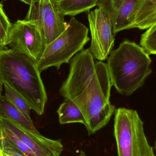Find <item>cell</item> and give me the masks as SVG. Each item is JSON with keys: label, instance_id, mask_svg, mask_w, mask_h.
<instances>
[{"label": "cell", "instance_id": "obj_1", "mask_svg": "<svg viewBox=\"0 0 156 156\" xmlns=\"http://www.w3.org/2000/svg\"><path fill=\"white\" fill-rule=\"evenodd\" d=\"M112 86L107 64L95 61L89 48L71 59L68 76L59 94L80 108L89 136L105 127L115 112L110 101Z\"/></svg>", "mask_w": 156, "mask_h": 156}, {"label": "cell", "instance_id": "obj_2", "mask_svg": "<svg viewBox=\"0 0 156 156\" xmlns=\"http://www.w3.org/2000/svg\"><path fill=\"white\" fill-rule=\"evenodd\" d=\"M36 63L27 56L4 47L0 48V79L22 95L38 115L44 113L45 88Z\"/></svg>", "mask_w": 156, "mask_h": 156}, {"label": "cell", "instance_id": "obj_3", "mask_svg": "<svg viewBox=\"0 0 156 156\" xmlns=\"http://www.w3.org/2000/svg\"><path fill=\"white\" fill-rule=\"evenodd\" d=\"M107 66L112 86L129 96L144 85L152 72L149 54L134 42L125 40L108 57Z\"/></svg>", "mask_w": 156, "mask_h": 156}, {"label": "cell", "instance_id": "obj_4", "mask_svg": "<svg viewBox=\"0 0 156 156\" xmlns=\"http://www.w3.org/2000/svg\"><path fill=\"white\" fill-rule=\"evenodd\" d=\"M114 113V134L118 156H155L137 112L119 108Z\"/></svg>", "mask_w": 156, "mask_h": 156}, {"label": "cell", "instance_id": "obj_5", "mask_svg": "<svg viewBox=\"0 0 156 156\" xmlns=\"http://www.w3.org/2000/svg\"><path fill=\"white\" fill-rule=\"evenodd\" d=\"M66 29L47 46L37 63L40 72L52 67L60 69L63 64L69 63L76 54L83 50L90 41L88 27L76 18L72 17Z\"/></svg>", "mask_w": 156, "mask_h": 156}, {"label": "cell", "instance_id": "obj_6", "mask_svg": "<svg viewBox=\"0 0 156 156\" xmlns=\"http://www.w3.org/2000/svg\"><path fill=\"white\" fill-rule=\"evenodd\" d=\"M5 47L37 63L46 47L43 33L35 22L18 20L12 23Z\"/></svg>", "mask_w": 156, "mask_h": 156}, {"label": "cell", "instance_id": "obj_7", "mask_svg": "<svg viewBox=\"0 0 156 156\" xmlns=\"http://www.w3.org/2000/svg\"><path fill=\"white\" fill-rule=\"evenodd\" d=\"M88 19L91 38L89 49L95 59L104 61L112 51L115 40L111 17L103 7H98L89 12Z\"/></svg>", "mask_w": 156, "mask_h": 156}, {"label": "cell", "instance_id": "obj_8", "mask_svg": "<svg viewBox=\"0 0 156 156\" xmlns=\"http://www.w3.org/2000/svg\"><path fill=\"white\" fill-rule=\"evenodd\" d=\"M25 20L35 22L41 29L46 46L67 28L65 16L59 12L51 0H37L29 7Z\"/></svg>", "mask_w": 156, "mask_h": 156}, {"label": "cell", "instance_id": "obj_9", "mask_svg": "<svg viewBox=\"0 0 156 156\" xmlns=\"http://www.w3.org/2000/svg\"><path fill=\"white\" fill-rule=\"evenodd\" d=\"M0 123L12 132L38 156H60L64 151V146L60 139L47 138L39 133H35L1 116Z\"/></svg>", "mask_w": 156, "mask_h": 156}, {"label": "cell", "instance_id": "obj_10", "mask_svg": "<svg viewBox=\"0 0 156 156\" xmlns=\"http://www.w3.org/2000/svg\"><path fill=\"white\" fill-rule=\"evenodd\" d=\"M139 0H99L97 7H103L111 17L115 34L128 29L129 20Z\"/></svg>", "mask_w": 156, "mask_h": 156}, {"label": "cell", "instance_id": "obj_11", "mask_svg": "<svg viewBox=\"0 0 156 156\" xmlns=\"http://www.w3.org/2000/svg\"><path fill=\"white\" fill-rule=\"evenodd\" d=\"M156 25V0H139L129 20L128 29H148Z\"/></svg>", "mask_w": 156, "mask_h": 156}, {"label": "cell", "instance_id": "obj_12", "mask_svg": "<svg viewBox=\"0 0 156 156\" xmlns=\"http://www.w3.org/2000/svg\"><path fill=\"white\" fill-rule=\"evenodd\" d=\"M0 116L7 118L35 133H39L30 121L5 96L0 95Z\"/></svg>", "mask_w": 156, "mask_h": 156}, {"label": "cell", "instance_id": "obj_13", "mask_svg": "<svg viewBox=\"0 0 156 156\" xmlns=\"http://www.w3.org/2000/svg\"><path fill=\"white\" fill-rule=\"evenodd\" d=\"M99 0H60L55 3L58 12L64 15L74 16L89 12L97 6Z\"/></svg>", "mask_w": 156, "mask_h": 156}, {"label": "cell", "instance_id": "obj_14", "mask_svg": "<svg viewBox=\"0 0 156 156\" xmlns=\"http://www.w3.org/2000/svg\"><path fill=\"white\" fill-rule=\"evenodd\" d=\"M57 113L60 124L80 123L85 125L83 114L73 101H65L60 105Z\"/></svg>", "mask_w": 156, "mask_h": 156}, {"label": "cell", "instance_id": "obj_15", "mask_svg": "<svg viewBox=\"0 0 156 156\" xmlns=\"http://www.w3.org/2000/svg\"><path fill=\"white\" fill-rule=\"evenodd\" d=\"M3 87L5 96L30 121L33 122L31 117V110H32L24 98L5 84H3Z\"/></svg>", "mask_w": 156, "mask_h": 156}, {"label": "cell", "instance_id": "obj_16", "mask_svg": "<svg viewBox=\"0 0 156 156\" xmlns=\"http://www.w3.org/2000/svg\"><path fill=\"white\" fill-rule=\"evenodd\" d=\"M140 46L150 55H156V25L147 29L142 35Z\"/></svg>", "mask_w": 156, "mask_h": 156}, {"label": "cell", "instance_id": "obj_17", "mask_svg": "<svg viewBox=\"0 0 156 156\" xmlns=\"http://www.w3.org/2000/svg\"><path fill=\"white\" fill-rule=\"evenodd\" d=\"M0 132L8 138L12 144L16 147L18 150L23 153L27 156H38L35 153H34L31 149L29 148L25 144H24L21 140L12 132L5 127L0 123Z\"/></svg>", "mask_w": 156, "mask_h": 156}, {"label": "cell", "instance_id": "obj_18", "mask_svg": "<svg viewBox=\"0 0 156 156\" xmlns=\"http://www.w3.org/2000/svg\"><path fill=\"white\" fill-rule=\"evenodd\" d=\"M0 156H27L12 144L0 132Z\"/></svg>", "mask_w": 156, "mask_h": 156}, {"label": "cell", "instance_id": "obj_19", "mask_svg": "<svg viewBox=\"0 0 156 156\" xmlns=\"http://www.w3.org/2000/svg\"><path fill=\"white\" fill-rule=\"evenodd\" d=\"M12 24L4 11L2 5L0 3V41L4 47Z\"/></svg>", "mask_w": 156, "mask_h": 156}, {"label": "cell", "instance_id": "obj_20", "mask_svg": "<svg viewBox=\"0 0 156 156\" xmlns=\"http://www.w3.org/2000/svg\"><path fill=\"white\" fill-rule=\"evenodd\" d=\"M20 1L28 5L30 7L34 4V0H20Z\"/></svg>", "mask_w": 156, "mask_h": 156}, {"label": "cell", "instance_id": "obj_21", "mask_svg": "<svg viewBox=\"0 0 156 156\" xmlns=\"http://www.w3.org/2000/svg\"><path fill=\"white\" fill-rule=\"evenodd\" d=\"M78 156H87V155H86V154L84 151H83V150H80L79 152V154Z\"/></svg>", "mask_w": 156, "mask_h": 156}, {"label": "cell", "instance_id": "obj_22", "mask_svg": "<svg viewBox=\"0 0 156 156\" xmlns=\"http://www.w3.org/2000/svg\"><path fill=\"white\" fill-rule=\"evenodd\" d=\"M3 87V84L2 82L1 79H0V95L2 94V92Z\"/></svg>", "mask_w": 156, "mask_h": 156}, {"label": "cell", "instance_id": "obj_23", "mask_svg": "<svg viewBox=\"0 0 156 156\" xmlns=\"http://www.w3.org/2000/svg\"><path fill=\"white\" fill-rule=\"evenodd\" d=\"M3 47H4L3 44H2V42H1V41H0V48H2Z\"/></svg>", "mask_w": 156, "mask_h": 156}, {"label": "cell", "instance_id": "obj_24", "mask_svg": "<svg viewBox=\"0 0 156 156\" xmlns=\"http://www.w3.org/2000/svg\"><path fill=\"white\" fill-rule=\"evenodd\" d=\"M54 3L57 2H58V1H60V0H51Z\"/></svg>", "mask_w": 156, "mask_h": 156}, {"label": "cell", "instance_id": "obj_25", "mask_svg": "<svg viewBox=\"0 0 156 156\" xmlns=\"http://www.w3.org/2000/svg\"><path fill=\"white\" fill-rule=\"evenodd\" d=\"M155 149L156 152V141L155 142Z\"/></svg>", "mask_w": 156, "mask_h": 156}]
</instances>
